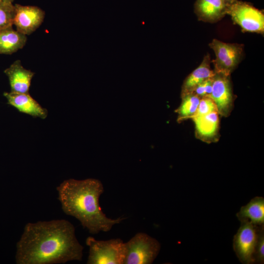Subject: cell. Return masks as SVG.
<instances>
[{
    "label": "cell",
    "mask_w": 264,
    "mask_h": 264,
    "mask_svg": "<svg viewBox=\"0 0 264 264\" xmlns=\"http://www.w3.org/2000/svg\"><path fill=\"white\" fill-rule=\"evenodd\" d=\"M8 78L11 92L28 93L35 73L25 68L20 60H16L4 71Z\"/></svg>",
    "instance_id": "12"
},
{
    "label": "cell",
    "mask_w": 264,
    "mask_h": 264,
    "mask_svg": "<svg viewBox=\"0 0 264 264\" xmlns=\"http://www.w3.org/2000/svg\"><path fill=\"white\" fill-rule=\"evenodd\" d=\"M56 189L64 212L77 219L91 234L108 232L125 219H112L103 212L99 199L104 187L98 179L70 178L63 181Z\"/></svg>",
    "instance_id": "2"
},
{
    "label": "cell",
    "mask_w": 264,
    "mask_h": 264,
    "mask_svg": "<svg viewBox=\"0 0 264 264\" xmlns=\"http://www.w3.org/2000/svg\"><path fill=\"white\" fill-rule=\"evenodd\" d=\"M241 222L240 227L234 236L233 249L241 263L254 264L255 249L261 225L247 221Z\"/></svg>",
    "instance_id": "6"
},
{
    "label": "cell",
    "mask_w": 264,
    "mask_h": 264,
    "mask_svg": "<svg viewBox=\"0 0 264 264\" xmlns=\"http://www.w3.org/2000/svg\"><path fill=\"white\" fill-rule=\"evenodd\" d=\"M213 78V77L197 85L191 93L195 94L200 98L210 97L212 90Z\"/></svg>",
    "instance_id": "21"
},
{
    "label": "cell",
    "mask_w": 264,
    "mask_h": 264,
    "mask_svg": "<svg viewBox=\"0 0 264 264\" xmlns=\"http://www.w3.org/2000/svg\"><path fill=\"white\" fill-rule=\"evenodd\" d=\"M160 248V243L156 239L145 233H137L125 242L123 264H151Z\"/></svg>",
    "instance_id": "3"
},
{
    "label": "cell",
    "mask_w": 264,
    "mask_h": 264,
    "mask_svg": "<svg viewBox=\"0 0 264 264\" xmlns=\"http://www.w3.org/2000/svg\"><path fill=\"white\" fill-rule=\"evenodd\" d=\"M209 46L214 50L216 55V59L213 61L214 72L230 76L242 56V45L225 43L214 39Z\"/></svg>",
    "instance_id": "7"
},
{
    "label": "cell",
    "mask_w": 264,
    "mask_h": 264,
    "mask_svg": "<svg viewBox=\"0 0 264 264\" xmlns=\"http://www.w3.org/2000/svg\"><path fill=\"white\" fill-rule=\"evenodd\" d=\"M228 4L222 0H197L195 10L198 18L206 22H216L226 14Z\"/></svg>",
    "instance_id": "13"
},
{
    "label": "cell",
    "mask_w": 264,
    "mask_h": 264,
    "mask_svg": "<svg viewBox=\"0 0 264 264\" xmlns=\"http://www.w3.org/2000/svg\"><path fill=\"white\" fill-rule=\"evenodd\" d=\"M220 116L215 111L191 118L195 125L196 137L208 144L218 142L220 137Z\"/></svg>",
    "instance_id": "10"
},
{
    "label": "cell",
    "mask_w": 264,
    "mask_h": 264,
    "mask_svg": "<svg viewBox=\"0 0 264 264\" xmlns=\"http://www.w3.org/2000/svg\"><path fill=\"white\" fill-rule=\"evenodd\" d=\"M86 243L89 247L88 264H123L125 242L121 239L98 241L89 236Z\"/></svg>",
    "instance_id": "4"
},
{
    "label": "cell",
    "mask_w": 264,
    "mask_h": 264,
    "mask_svg": "<svg viewBox=\"0 0 264 264\" xmlns=\"http://www.w3.org/2000/svg\"><path fill=\"white\" fill-rule=\"evenodd\" d=\"M224 2H225L227 4L229 5L232 3H233L234 1H235L236 0H222Z\"/></svg>",
    "instance_id": "22"
},
{
    "label": "cell",
    "mask_w": 264,
    "mask_h": 264,
    "mask_svg": "<svg viewBox=\"0 0 264 264\" xmlns=\"http://www.w3.org/2000/svg\"><path fill=\"white\" fill-rule=\"evenodd\" d=\"M26 36L13 29L12 26L0 31V54H11L23 48Z\"/></svg>",
    "instance_id": "16"
},
{
    "label": "cell",
    "mask_w": 264,
    "mask_h": 264,
    "mask_svg": "<svg viewBox=\"0 0 264 264\" xmlns=\"http://www.w3.org/2000/svg\"><path fill=\"white\" fill-rule=\"evenodd\" d=\"M16 248L18 264L82 261L84 249L76 237L73 225L64 219L27 223Z\"/></svg>",
    "instance_id": "1"
},
{
    "label": "cell",
    "mask_w": 264,
    "mask_h": 264,
    "mask_svg": "<svg viewBox=\"0 0 264 264\" xmlns=\"http://www.w3.org/2000/svg\"><path fill=\"white\" fill-rule=\"evenodd\" d=\"M215 111H217V109L213 100L209 97H203L200 98L197 110L191 118L204 116Z\"/></svg>",
    "instance_id": "19"
},
{
    "label": "cell",
    "mask_w": 264,
    "mask_h": 264,
    "mask_svg": "<svg viewBox=\"0 0 264 264\" xmlns=\"http://www.w3.org/2000/svg\"><path fill=\"white\" fill-rule=\"evenodd\" d=\"M13 25L16 30L25 35L34 32L44 21L45 13L40 8L30 5L15 4Z\"/></svg>",
    "instance_id": "9"
},
{
    "label": "cell",
    "mask_w": 264,
    "mask_h": 264,
    "mask_svg": "<svg viewBox=\"0 0 264 264\" xmlns=\"http://www.w3.org/2000/svg\"><path fill=\"white\" fill-rule=\"evenodd\" d=\"M3 95L7 100V104L20 112L43 119L46 118L47 116V110L42 107L29 93L4 92Z\"/></svg>",
    "instance_id": "11"
},
{
    "label": "cell",
    "mask_w": 264,
    "mask_h": 264,
    "mask_svg": "<svg viewBox=\"0 0 264 264\" xmlns=\"http://www.w3.org/2000/svg\"><path fill=\"white\" fill-rule=\"evenodd\" d=\"M2 1L7 2H10L13 3L14 0H0Z\"/></svg>",
    "instance_id": "23"
},
{
    "label": "cell",
    "mask_w": 264,
    "mask_h": 264,
    "mask_svg": "<svg viewBox=\"0 0 264 264\" xmlns=\"http://www.w3.org/2000/svg\"><path fill=\"white\" fill-rule=\"evenodd\" d=\"M210 97L214 102L220 116L227 117L230 115L234 107V97L230 76L215 73Z\"/></svg>",
    "instance_id": "8"
},
{
    "label": "cell",
    "mask_w": 264,
    "mask_h": 264,
    "mask_svg": "<svg viewBox=\"0 0 264 264\" xmlns=\"http://www.w3.org/2000/svg\"><path fill=\"white\" fill-rule=\"evenodd\" d=\"M226 14L242 29L247 32L263 34L264 15L260 10L246 2L236 0L228 5Z\"/></svg>",
    "instance_id": "5"
},
{
    "label": "cell",
    "mask_w": 264,
    "mask_h": 264,
    "mask_svg": "<svg viewBox=\"0 0 264 264\" xmlns=\"http://www.w3.org/2000/svg\"><path fill=\"white\" fill-rule=\"evenodd\" d=\"M210 61L207 54L200 65L186 78L182 86L181 96L191 93L197 85L214 76L215 72L210 68Z\"/></svg>",
    "instance_id": "14"
},
{
    "label": "cell",
    "mask_w": 264,
    "mask_h": 264,
    "mask_svg": "<svg viewBox=\"0 0 264 264\" xmlns=\"http://www.w3.org/2000/svg\"><path fill=\"white\" fill-rule=\"evenodd\" d=\"M255 263H264V224L260 227L258 237L255 249Z\"/></svg>",
    "instance_id": "20"
},
{
    "label": "cell",
    "mask_w": 264,
    "mask_h": 264,
    "mask_svg": "<svg viewBox=\"0 0 264 264\" xmlns=\"http://www.w3.org/2000/svg\"><path fill=\"white\" fill-rule=\"evenodd\" d=\"M236 216L241 222L247 221L256 225L264 224V198H253L241 208Z\"/></svg>",
    "instance_id": "15"
},
{
    "label": "cell",
    "mask_w": 264,
    "mask_h": 264,
    "mask_svg": "<svg viewBox=\"0 0 264 264\" xmlns=\"http://www.w3.org/2000/svg\"><path fill=\"white\" fill-rule=\"evenodd\" d=\"M181 103L175 110L177 114V121L181 123L191 119L195 113L200 98L194 93H191L181 96Z\"/></svg>",
    "instance_id": "17"
},
{
    "label": "cell",
    "mask_w": 264,
    "mask_h": 264,
    "mask_svg": "<svg viewBox=\"0 0 264 264\" xmlns=\"http://www.w3.org/2000/svg\"><path fill=\"white\" fill-rule=\"evenodd\" d=\"M15 13V5L0 0V31L13 25Z\"/></svg>",
    "instance_id": "18"
}]
</instances>
